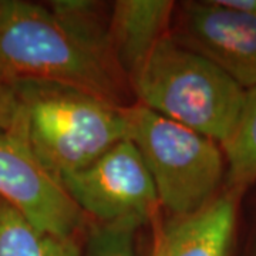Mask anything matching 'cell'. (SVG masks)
Wrapping results in <instances>:
<instances>
[{"instance_id": "5b68a950", "label": "cell", "mask_w": 256, "mask_h": 256, "mask_svg": "<svg viewBox=\"0 0 256 256\" xmlns=\"http://www.w3.org/2000/svg\"><path fill=\"white\" fill-rule=\"evenodd\" d=\"M62 185L77 206L98 224L156 216L160 201L144 160L131 140H122L88 166L67 175Z\"/></svg>"}, {"instance_id": "4fadbf2b", "label": "cell", "mask_w": 256, "mask_h": 256, "mask_svg": "<svg viewBox=\"0 0 256 256\" xmlns=\"http://www.w3.org/2000/svg\"><path fill=\"white\" fill-rule=\"evenodd\" d=\"M140 226L136 220L94 224L87 234L82 256H136L134 236Z\"/></svg>"}, {"instance_id": "9c48e42d", "label": "cell", "mask_w": 256, "mask_h": 256, "mask_svg": "<svg viewBox=\"0 0 256 256\" xmlns=\"http://www.w3.org/2000/svg\"><path fill=\"white\" fill-rule=\"evenodd\" d=\"M175 8L174 2L168 0H117L112 3V50L120 72L128 82L146 63L158 42L171 32Z\"/></svg>"}, {"instance_id": "3957f363", "label": "cell", "mask_w": 256, "mask_h": 256, "mask_svg": "<svg viewBox=\"0 0 256 256\" xmlns=\"http://www.w3.org/2000/svg\"><path fill=\"white\" fill-rule=\"evenodd\" d=\"M0 76L57 82L128 107V84L108 72L64 28L50 8L0 0Z\"/></svg>"}, {"instance_id": "9a60e30c", "label": "cell", "mask_w": 256, "mask_h": 256, "mask_svg": "<svg viewBox=\"0 0 256 256\" xmlns=\"http://www.w3.org/2000/svg\"><path fill=\"white\" fill-rule=\"evenodd\" d=\"M225 6L256 14V0H220Z\"/></svg>"}, {"instance_id": "8992f818", "label": "cell", "mask_w": 256, "mask_h": 256, "mask_svg": "<svg viewBox=\"0 0 256 256\" xmlns=\"http://www.w3.org/2000/svg\"><path fill=\"white\" fill-rule=\"evenodd\" d=\"M0 200L56 236L77 238L86 226L87 215L16 132H0Z\"/></svg>"}, {"instance_id": "277c9868", "label": "cell", "mask_w": 256, "mask_h": 256, "mask_svg": "<svg viewBox=\"0 0 256 256\" xmlns=\"http://www.w3.org/2000/svg\"><path fill=\"white\" fill-rule=\"evenodd\" d=\"M124 114L127 138L142 156L170 218L191 215L220 194L226 160L218 142L140 102L126 107Z\"/></svg>"}, {"instance_id": "8fae6325", "label": "cell", "mask_w": 256, "mask_h": 256, "mask_svg": "<svg viewBox=\"0 0 256 256\" xmlns=\"http://www.w3.org/2000/svg\"><path fill=\"white\" fill-rule=\"evenodd\" d=\"M0 256H82L77 238L38 230L16 208L0 200Z\"/></svg>"}, {"instance_id": "52a82bcc", "label": "cell", "mask_w": 256, "mask_h": 256, "mask_svg": "<svg viewBox=\"0 0 256 256\" xmlns=\"http://www.w3.org/2000/svg\"><path fill=\"white\" fill-rule=\"evenodd\" d=\"M171 34L245 90L256 87V14L225 6L220 0L185 2Z\"/></svg>"}, {"instance_id": "30bf717a", "label": "cell", "mask_w": 256, "mask_h": 256, "mask_svg": "<svg viewBox=\"0 0 256 256\" xmlns=\"http://www.w3.org/2000/svg\"><path fill=\"white\" fill-rule=\"evenodd\" d=\"M100 2L88 0H54L50 2V10L64 28L92 54L108 72L128 82L120 72L112 50L110 34V14ZM130 87V86H128Z\"/></svg>"}, {"instance_id": "2e32d148", "label": "cell", "mask_w": 256, "mask_h": 256, "mask_svg": "<svg viewBox=\"0 0 256 256\" xmlns=\"http://www.w3.org/2000/svg\"><path fill=\"white\" fill-rule=\"evenodd\" d=\"M250 256H256V232L254 240H252V248H250Z\"/></svg>"}, {"instance_id": "ba28073f", "label": "cell", "mask_w": 256, "mask_h": 256, "mask_svg": "<svg viewBox=\"0 0 256 256\" xmlns=\"http://www.w3.org/2000/svg\"><path fill=\"white\" fill-rule=\"evenodd\" d=\"M244 194L224 186L200 210L170 218L156 235L152 256H232Z\"/></svg>"}, {"instance_id": "7c38bea8", "label": "cell", "mask_w": 256, "mask_h": 256, "mask_svg": "<svg viewBox=\"0 0 256 256\" xmlns=\"http://www.w3.org/2000/svg\"><path fill=\"white\" fill-rule=\"evenodd\" d=\"M222 150L226 160L224 186L246 192L256 182V87L246 90L238 127Z\"/></svg>"}, {"instance_id": "5bb4252c", "label": "cell", "mask_w": 256, "mask_h": 256, "mask_svg": "<svg viewBox=\"0 0 256 256\" xmlns=\"http://www.w3.org/2000/svg\"><path fill=\"white\" fill-rule=\"evenodd\" d=\"M18 100L16 84L0 76V132H12L18 126Z\"/></svg>"}, {"instance_id": "6da1fadb", "label": "cell", "mask_w": 256, "mask_h": 256, "mask_svg": "<svg viewBox=\"0 0 256 256\" xmlns=\"http://www.w3.org/2000/svg\"><path fill=\"white\" fill-rule=\"evenodd\" d=\"M18 126L33 154L57 181L92 164L128 136L124 108L57 82H14Z\"/></svg>"}, {"instance_id": "7a4b0ae2", "label": "cell", "mask_w": 256, "mask_h": 256, "mask_svg": "<svg viewBox=\"0 0 256 256\" xmlns=\"http://www.w3.org/2000/svg\"><path fill=\"white\" fill-rule=\"evenodd\" d=\"M137 102L224 146L244 110L246 90L171 32L130 80Z\"/></svg>"}]
</instances>
